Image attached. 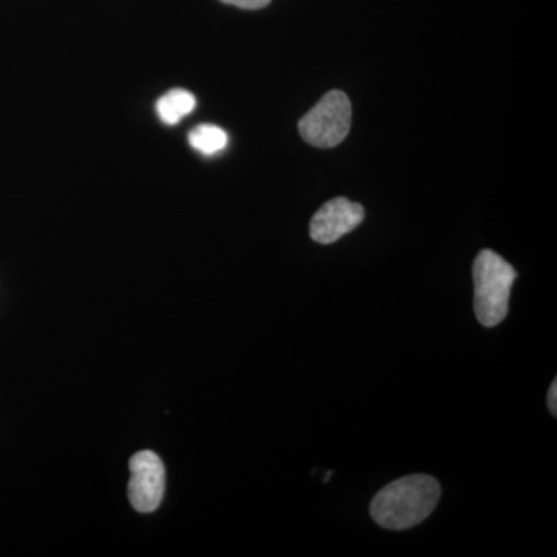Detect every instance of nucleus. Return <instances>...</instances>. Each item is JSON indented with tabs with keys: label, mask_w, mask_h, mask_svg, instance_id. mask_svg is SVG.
Returning a JSON list of instances; mask_svg holds the SVG:
<instances>
[{
	"label": "nucleus",
	"mask_w": 557,
	"mask_h": 557,
	"mask_svg": "<svg viewBox=\"0 0 557 557\" xmlns=\"http://www.w3.org/2000/svg\"><path fill=\"white\" fill-rule=\"evenodd\" d=\"M440 496L442 487L431 475H406L379 491L370 504V515L386 530H409L431 516Z\"/></svg>",
	"instance_id": "obj_1"
},
{
	"label": "nucleus",
	"mask_w": 557,
	"mask_h": 557,
	"mask_svg": "<svg viewBox=\"0 0 557 557\" xmlns=\"http://www.w3.org/2000/svg\"><path fill=\"white\" fill-rule=\"evenodd\" d=\"M472 277L475 317L485 327H496L508 317L509 296L518 273L496 252L483 249L474 260Z\"/></svg>",
	"instance_id": "obj_2"
},
{
	"label": "nucleus",
	"mask_w": 557,
	"mask_h": 557,
	"mask_svg": "<svg viewBox=\"0 0 557 557\" xmlns=\"http://www.w3.org/2000/svg\"><path fill=\"white\" fill-rule=\"evenodd\" d=\"M350 124L351 106L347 95L333 90L300 120L299 132L314 148H335L347 137Z\"/></svg>",
	"instance_id": "obj_3"
},
{
	"label": "nucleus",
	"mask_w": 557,
	"mask_h": 557,
	"mask_svg": "<svg viewBox=\"0 0 557 557\" xmlns=\"http://www.w3.org/2000/svg\"><path fill=\"white\" fill-rule=\"evenodd\" d=\"M129 500L139 512H152L160 507L166 486L163 461L152 450H139L129 461Z\"/></svg>",
	"instance_id": "obj_4"
},
{
	"label": "nucleus",
	"mask_w": 557,
	"mask_h": 557,
	"mask_svg": "<svg viewBox=\"0 0 557 557\" xmlns=\"http://www.w3.org/2000/svg\"><path fill=\"white\" fill-rule=\"evenodd\" d=\"M364 220V208L355 201L338 197L322 205L310 222L311 239L318 244H335L351 233Z\"/></svg>",
	"instance_id": "obj_5"
},
{
	"label": "nucleus",
	"mask_w": 557,
	"mask_h": 557,
	"mask_svg": "<svg viewBox=\"0 0 557 557\" xmlns=\"http://www.w3.org/2000/svg\"><path fill=\"white\" fill-rule=\"evenodd\" d=\"M196 97L185 89H172L157 101L156 110L168 126H175L196 109Z\"/></svg>",
	"instance_id": "obj_6"
},
{
	"label": "nucleus",
	"mask_w": 557,
	"mask_h": 557,
	"mask_svg": "<svg viewBox=\"0 0 557 557\" xmlns=\"http://www.w3.org/2000/svg\"><path fill=\"white\" fill-rule=\"evenodd\" d=\"M188 139L190 148L203 156H215L228 146L226 132L222 127L212 126V124L197 126L196 129L190 131Z\"/></svg>",
	"instance_id": "obj_7"
},
{
	"label": "nucleus",
	"mask_w": 557,
	"mask_h": 557,
	"mask_svg": "<svg viewBox=\"0 0 557 557\" xmlns=\"http://www.w3.org/2000/svg\"><path fill=\"white\" fill-rule=\"evenodd\" d=\"M222 2L230 3V5L239 7L244 10H259L269 5L271 0H222Z\"/></svg>",
	"instance_id": "obj_8"
},
{
	"label": "nucleus",
	"mask_w": 557,
	"mask_h": 557,
	"mask_svg": "<svg viewBox=\"0 0 557 557\" xmlns=\"http://www.w3.org/2000/svg\"><path fill=\"white\" fill-rule=\"evenodd\" d=\"M548 409L556 417L557 413V381H553L552 387L548 391Z\"/></svg>",
	"instance_id": "obj_9"
}]
</instances>
